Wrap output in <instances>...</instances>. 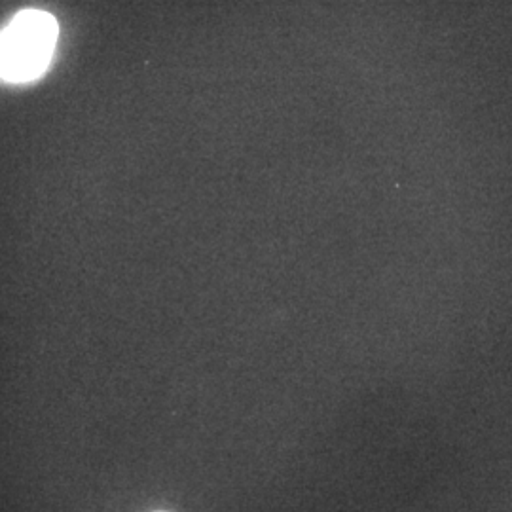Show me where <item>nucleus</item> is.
<instances>
[{"mask_svg": "<svg viewBox=\"0 0 512 512\" xmlns=\"http://www.w3.org/2000/svg\"><path fill=\"white\" fill-rule=\"evenodd\" d=\"M59 25L52 14L23 10L0 33V78L6 82H33L46 73Z\"/></svg>", "mask_w": 512, "mask_h": 512, "instance_id": "f257e3e1", "label": "nucleus"}]
</instances>
